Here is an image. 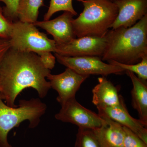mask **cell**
I'll return each mask as SVG.
<instances>
[{
    "mask_svg": "<svg viewBox=\"0 0 147 147\" xmlns=\"http://www.w3.org/2000/svg\"><path fill=\"white\" fill-rule=\"evenodd\" d=\"M50 70L45 68L38 55L10 48L0 66V98L11 107H17L15 100L27 88L37 92L40 98L51 88L46 80Z\"/></svg>",
    "mask_w": 147,
    "mask_h": 147,
    "instance_id": "6da1fadb",
    "label": "cell"
},
{
    "mask_svg": "<svg viewBox=\"0 0 147 147\" xmlns=\"http://www.w3.org/2000/svg\"><path fill=\"white\" fill-rule=\"evenodd\" d=\"M102 61L127 65L140 62L147 56V14L134 26L109 30Z\"/></svg>",
    "mask_w": 147,
    "mask_h": 147,
    "instance_id": "7a4b0ae2",
    "label": "cell"
},
{
    "mask_svg": "<svg viewBox=\"0 0 147 147\" xmlns=\"http://www.w3.org/2000/svg\"><path fill=\"white\" fill-rule=\"evenodd\" d=\"M81 2L84 10L72 25L77 38L105 36L118 14V8L111 0H77Z\"/></svg>",
    "mask_w": 147,
    "mask_h": 147,
    "instance_id": "3957f363",
    "label": "cell"
},
{
    "mask_svg": "<svg viewBox=\"0 0 147 147\" xmlns=\"http://www.w3.org/2000/svg\"><path fill=\"white\" fill-rule=\"evenodd\" d=\"M46 110L47 105L39 98L22 99L14 108L7 105L0 98V147H12L7 140L11 130L26 120L30 122V128H35Z\"/></svg>",
    "mask_w": 147,
    "mask_h": 147,
    "instance_id": "277c9868",
    "label": "cell"
},
{
    "mask_svg": "<svg viewBox=\"0 0 147 147\" xmlns=\"http://www.w3.org/2000/svg\"><path fill=\"white\" fill-rule=\"evenodd\" d=\"M11 48L38 55L45 52L55 53L56 43L41 32L33 24L19 21L12 23L9 38Z\"/></svg>",
    "mask_w": 147,
    "mask_h": 147,
    "instance_id": "5b68a950",
    "label": "cell"
},
{
    "mask_svg": "<svg viewBox=\"0 0 147 147\" xmlns=\"http://www.w3.org/2000/svg\"><path fill=\"white\" fill-rule=\"evenodd\" d=\"M59 63L81 75H100L106 76L111 74H121L124 69L118 66L106 63L100 57L95 56L65 57L55 53Z\"/></svg>",
    "mask_w": 147,
    "mask_h": 147,
    "instance_id": "8992f818",
    "label": "cell"
},
{
    "mask_svg": "<svg viewBox=\"0 0 147 147\" xmlns=\"http://www.w3.org/2000/svg\"><path fill=\"white\" fill-rule=\"evenodd\" d=\"M61 106L59 112L55 115L58 120L73 124L79 128L91 129L99 128L105 123L104 119L82 106L75 97L67 100Z\"/></svg>",
    "mask_w": 147,
    "mask_h": 147,
    "instance_id": "52a82bcc",
    "label": "cell"
},
{
    "mask_svg": "<svg viewBox=\"0 0 147 147\" xmlns=\"http://www.w3.org/2000/svg\"><path fill=\"white\" fill-rule=\"evenodd\" d=\"M107 45L104 36H86L72 39L67 43L56 44L55 53L65 57L95 56L101 57Z\"/></svg>",
    "mask_w": 147,
    "mask_h": 147,
    "instance_id": "ba28073f",
    "label": "cell"
},
{
    "mask_svg": "<svg viewBox=\"0 0 147 147\" xmlns=\"http://www.w3.org/2000/svg\"><path fill=\"white\" fill-rule=\"evenodd\" d=\"M89 76L81 75L69 68L59 74H49L47 78L50 86L58 93L57 100L61 105L75 97L81 85Z\"/></svg>",
    "mask_w": 147,
    "mask_h": 147,
    "instance_id": "9c48e42d",
    "label": "cell"
},
{
    "mask_svg": "<svg viewBox=\"0 0 147 147\" xmlns=\"http://www.w3.org/2000/svg\"><path fill=\"white\" fill-rule=\"evenodd\" d=\"M96 108L99 115L107 117L129 129L147 144V127L139 119L134 118L129 115L122 96L120 104L118 106H99Z\"/></svg>",
    "mask_w": 147,
    "mask_h": 147,
    "instance_id": "30bf717a",
    "label": "cell"
},
{
    "mask_svg": "<svg viewBox=\"0 0 147 147\" xmlns=\"http://www.w3.org/2000/svg\"><path fill=\"white\" fill-rule=\"evenodd\" d=\"M118 14L112 29L129 28L147 14V0H114Z\"/></svg>",
    "mask_w": 147,
    "mask_h": 147,
    "instance_id": "8fae6325",
    "label": "cell"
},
{
    "mask_svg": "<svg viewBox=\"0 0 147 147\" xmlns=\"http://www.w3.org/2000/svg\"><path fill=\"white\" fill-rule=\"evenodd\" d=\"M74 16L70 12L64 11L53 20L37 21L33 24L51 34L56 44H63L76 38L72 25Z\"/></svg>",
    "mask_w": 147,
    "mask_h": 147,
    "instance_id": "7c38bea8",
    "label": "cell"
},
{
    "mask_svg": "<svg viewBox=\"0 0 147 147\" xmlns=\"http://www.w3.org/2000/svg\"><path fill=\"white\" fill-rule=\"evenodd\" d=\"M101 117L105 119V123L100 127L92 130L101 146L124 147L123 126L107 117Z\"/></svg>",
    "mask_w": 147,
    "mask_h": 147,
    "instance_id": "4fadbf2b",
    "label": "cell"
},
{
    "mask_svg": "<svg viewBox=\"0 0 147 147\" xmlns=\"http://www.w3.org/2000/svg\"><path fill=\"white\" fill-rule=\"evenodd\" d=\"M98 83L92 90V102L97 106L116 107L120 104L121 96L118 94L117 88L106 76L98 78Z\"/></svg>",
    "mask_w": 147,
    "mask_h": 147,
    "instance_id": "5bb4252c",
    "label": "cell"
},
{
    "mask_svg": "<svg viewBox=\"0 0 147 147\" xmlns=\"http://www.w3.org/2000/svg\"><path fill=\"white\" fill-rule=\"evenodd\" d=\"M125 73L131 79L133 85L131 91L132 107L138 112L139 120L147 127V82L131 71H126Z\"/></svg>",
    "mask_w": 147,
    "mask_h": 147,
    "instance_id": "9a60e30c",
    "label": "cell"
},
{
    "mask_svg": "<svg viewBox=\"0 0 147 147\" xmlns=\"http://www.w3.org/2000/svg\"><path fill=\"white\" fill-rule=\"evenodd\" d=\"M44 0H19L17 8L18 21L34 24L37 21L39 8Z\"/></svg>",
    "mask_w": 147,
    "mask_h": 147,
    "instance_id": "2e32d148",
    "label": "cell"
},
{
    "mask_svg": "<svg viewBox=\"0 0 147 147\" xmlns=\"http://www.w3.org/2000/svg\"><path fill=\"white\" fill-rule=\"evenodd\" d=\"M74 147H102L93 130L79 128Z\"/></svg>",
    "mask_w": 147,
    "mask_h": 147,
    "instance_id": "e0dca14e",
    "label": "cell"
},
{
    "mask_svg": "<svg viewBox=\"0 0 147 147\" xmlns=\"http://www.w3.org/2000/svg\"><path fill=\"white\" fill-rule=\"evenodd\" d=\"M61 11L70 12L74 16L77 14L74 8L72 0H51L48 10L44 15V21L50 20L53 14Z\"/></svg>",
    "mask_w": 147,
    "mask_h": 147,
    "instance_id": "ac0fdd59",
    "label": "cell"
},
{
    "mask_svg": "<svg viewBox=\"0 0 147 147\" xmlns=\"http://www.w3.org/2000/svg\"><path fill=\"white\" fill-rule=\"evenodd\" d=\"M108 63L119 67L125 71L133 72L137 77L144 82L147 80V56L144 57L140 62L132 65L119 63L115 61H109Z\"/></svg>",
    "mask_w": 147,
    "mask_h": 147,
    "instance_id": "d6986e66",
    "label": "cell"
},
{
    "mask_svg": "<svg viewBox=\"0 0 147 147\" xmlns=\"http://www.w3.org/2000/svg\"><path fill=\"white\" fill-rule=\"evenodd\" d=\"M123 128L124 131V147H147V144L137 134L125 127L123 126Z\"/></svg>",
    "mask_w": 147,
    "mask_h": 147,
    "instance_id": "ffe728a7",
    "label": "cell"
},
{
    "mask_svg": "<svg viewBox=\"0 0 147 147\" xmlns=\"http://www.w3.org/2000/svg\"><path fill=\"white\" fill-rule=\"evenodd\" d=\"M18 1L19 0H0V2L5 4V6L3 9V14L12 23L18 20L17 8Z\"/></svg>",
    "mask_w": 147,
    "mask_h": 147,
    "instance_id": "44dd1931",
    "label": "cell"
},
{
    "mask_svg": "<svg viewBox=\"0 0 147 147\" xmlns=\"http://www.w3.org/2000/svg\"><path fill=\"white\" fill-rule=\"evenodd\" d=\"M12 22L9 21L3 13H0V38L9 40L10 38Z\"/></svg>",
    "mask_w": 147,
    "mask_h": 147,
    "instance_id": "7402d4cb",
    "label": "cell"
},
{
    "mask_svg": "<svg viewBox=\"0 0 147 147\" xmlns=\"http://www.w3.org/2000/svg\"><path fill=\"white\" fill-rule=\"evenodd\" d=\"M38 55L45 68L50 70L54 68L56 63V59L51 52H43Z\"/></svg>",
    "mask_w": 147,
    "mask_h": 147,
    "instance_id": "603a6c76",
    "label": "cell"
},
{
    "mask_svg": "<svg viewBox=\"0 0 147 147\" xmlns=\"http://www.w3.org/2000/svg\"><path fill=\"white\" fill-rule=\"evenodd\" d=\"M10 47L9 40L0 38V66L5 56Z\"/></svg>",
    "mask_w": 147,
    "mask_h": 147,
    "instance_id": "cb8c5ba5",
    "label": "cell"
},
{
    "mask_svg": "<svg viewBox=\"0 0 147 147\" xmlns=\"http://www.w3.org/2000/svg\"><path fill=\"white\" fill-rule=\"evenodd\" d=\"M0 13H3V8L1 7V5H0Z\"/></svg>",
    "mask_w": 147,
    "mask_h": 147,
    "instance_id": "d4e9b609",
    "label": "cell"
},
{
    "mask_svg": "<svg viewBox=\"0 0 147 147\" xmlns=\"http://www.w3.org/2000/svg\"><path fill=\"white\" fill-rule=\"evenodd\" d=\"M111 1H114V0H111Z\"/></svg>",
    "mask_w": 147,
    "mask_h": 147,
    "instance_id": "484cf974",
    "label": "cell"
}]
</instances>
